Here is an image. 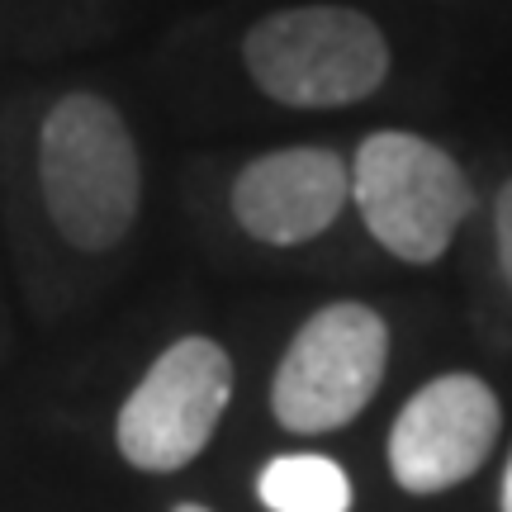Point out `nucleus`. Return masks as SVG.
<instances>
[{
	"label": "nucleus",
	"mask_w": 512,
	"mask_h": 512,
	"mask_svg": "<svg viewBox=\"0 0 512 512\" xmlns=\"http://www.w3.org/2000/svg\"><path fill=\"white\" fill-rule=\"evenodd\" d=\"M351 200L370 238L408 266H432L446 256L456 228L470 219L475 195L446 147L403 128H380L356 147Z\"/></svg>",
	"instance_id": "nucleus-3"
},
{
	"label": "nucleus",
	"mask_w": 512,
	"mask_h": 512,
	"mask_svg": "<svg viewBox=\"0 0 512 512\" xmlns=\"http://www.w3.org/2000/svg\"><path fill=\"white\" fill-rule=\"evenodd\" d=\"M233 399V361L214 337H181L119 408L114 437L133 470L171 475L200 456Z\"/></svg>",
	"instance_id": "nucleus-5"
},
{
	"label": "nucleus",
	"mask_w": 512,
	"mask_h": 512,
	"mask_svg": "<svg viewBox=\"0 0 512 512\" xmlns=\"http://www.w3.org/2000/svg\"><path fill=\"white\" fill-rule=\"evenodd\" d=\"M494 233H498V266H503V275L512 285V181L498 190L494 200Z\"/></svg>",
	"instance_id": "nucleus-9"
},
{
	"label": "nucleus",
	"mask_w": 512,
	"mask_h": 512,
	"mask_svg": "<svg viewBox=\"0 0 512 512\" xmlns=\"http://www.w3.org/2000/svg\"><path fill=\"white\" fill-rule=\"evenodd\" d=\"M176 512H209V508H200V503H181Z\"/></svg>",
	"instance_id": "nucleus-11"
},
{
	"label": "nucleus",
	"mask_w": 512,
	"mask_h": 512,
	"mask_svg": "<svg viewBox=\"0 0 512 512\" xmlns=\"http://www.w3.org/2000/svg\"><path fill=\"white\" fill-rule=\"evenodd\" d=\"M38 185L48 219L81 252H110L138 219L143 162L124 114L105 95L72 91L43 114Z\"/></svg>",
	"instance_id": "nucleus-1"
},
{
	"label": "nucleus",
	"mask_w": 512,
	"mask_h": 512,
	"mask_svg": "<svg viewBox=\"0 0 512 512\" xmlns=\"http://www.w3.org/2000/svg\"><path fill=\"white\" fill-rule=\"evenodd\" d=\"M498 508L512 512V456H508V470H503V489H498Z\"/></svg>",
	"instance_id": "nucleus-10"
},
{
	"label": "nucleus",
	"mask_w": 512,
	"mask_h": 512,
	"mask_svg": "<svg viewBox=\"0 0 512 512\" xmlns=\"http://www.w3.org/2000/svg\"><path fill=\"white\" fill-rule=\"evenodd\" d=\"M389 366V328L370 304L342 299L328 304L280 356L271 384V408L290 432H332L351 422L384 380Z\"/></svg>",
	"instance_id": "nucleus-4"
},
{
	"label": "nucleus",
	"mask_w": 512,
	"mask_h": 512,
	"mask_svg": "<svg viewBox=\"0 0 512 512\" xmlns=\"http://www.w3.org/2000/svg\"><path fill=\"white\" fill-rule=\"evenodd\" d=\"M498 441V399L479 375H441L403 403L389 432V470L408 494L456 489Z\"/></svg>",
	"instance_id": "nucleus-6"
},
{
	"label": "nucleus",
	"mask_w": 512,
	"mask_h": 512,
	"mask_svg": "<svg viewBox=\"0 0 512 512\" xmlns=\"http://www.w3.org/2000/svg\"><path fill=\"white\" fill-rule=\"evenodd\" d=\"M351 200V166L332 147L261 152L233 181V219L266 247H299L328 233Z\"/></svg>",
	"instance_id": "nucleus-7"
},
{
	"label": "nucleus",
	"mask_w": 512,
	"mask_h": 512,
	"mask_svg": "<svg viewBox=\"0 0 512 512\" xmlns=\"http://www.w3.org/2000/svg\"><path fill=\"white\" fill-rule=\"evenodd\" d=\"M256 494L271 512H351V479L328 456H275Z\"/></svg>",
	"instance_id": "nucleus-8"
},
{
	"label": "nucleus",
	"mask_w": 512,
	"mask_h": 512,
	"mask_svg": "<svg viewBox=\"0 0 512 512\" xmlns=\"http://www.w3.org/2000/svg\"><path fill=\"white\" fill-rule=\"evenodd\" d=\"M242 62L275 105L342 110L389 81V38L351 5H290L247 29Z\"/></svg>",
	"instance_id": "nucleus-2"
}]
</instances>
